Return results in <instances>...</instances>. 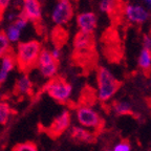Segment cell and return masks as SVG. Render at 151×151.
<instances>
[{
  "label": "cell",
  "mask_w": 151,
  "mask_h": 151,
  "mask_svg": "<svg viewBox=\"0 0 151 151\" xmlns=\"http://www.w3.org/2000/svg\"><path fill=\"white\" fill-rule=\"evenodd\" d=\"M131 144L127 139H123V141L119 142L118 144L114 145L112 148L113 151H131Z\"/></svg>",
  "instance_id": "cell-23"
},
{
  "label": "cell",
  "mask_w": 151,
  "mask_h": 151,
  "mask_svg": "<svg viewBox=\"0 0 151 151\" xmlns=\"http://www.w3.org/2000/svg\"><path fill=\"white\" fill-rule=\"evenodd\" d=\"M143 44H144L145 50H151V37L148 35H145L143 38Z\"/></svg>",
  "instance_id": "cell-25"
},
{
  "label": "cell",
  "mask_w": 151,
  "mask_h": 151,
  "mask_svg": "<svg viewBox=\"0 0 151 151\" xmlns=\"http://www.w3.org/2000/svg\"><path fill=\"white\" fill-rule=\"evenodd\" d=\"M76 118L79 125L87 128L97 134L104 127V120L97 110L88 105H80L76 109Z\"/></svg>",
  "instance_id": "cell-4"
},
{
  "label": "cell",
  "mask_w": 151,
  "mask_h": 151,
  "mask_svg": "<svg viewBox=\"0 0 151 151\" xmlns=\"http://www.w3.org/2000/svg\"><path fill=\"white\" fill-rule=\"evenodd\" d=\"M62 1H70V0H62Z\"/></svg>",
  "instance_id": "cell-31"
},
{
  "label": "cell",
  "mask_w": 151,
  "mask_h": 151,
  "mask_svg": "<svg viewBox=\"0 0 151 151\" xmlns=\"http://www.w3.org/2000/svg\"><path fill=\"white\" fill-rule=\"evenodd\" d=\"M149 151H151V147H150V149H149Z\"/></svg>",
  "instance_id": "cell-32"
},
{
  "label": "cell",
  "mask_w": 151,
  "mask_h": 151,
  "mask_svg": "<svg viewBox=\"0 0 151 151\" xmlns=\"http://www.w3.org/2000/svg\"><path fill=\"white\" fill-rule=\"evenodd\" d=\"M145 2L147 3V5H148V6L151 7V0H145Z\"/></svg>",
  "instance_id": "cell-29"
},
{
  "label": "cell",
  "mask_w": 151,
  "mask_h": 151,
  "mask_svg": "<svg viewBox=\"0 0 151 151\" xmlns=\"http://www.w3.org/2000/svg\"><path fill=\"white\" fill-rule=\"evenodd\" d=\"M150 85H151V81H150Z\"/></svg>",
  "instance_id": "cell-33"
},
{
  "label": "cell",
  "mask_w": 151,
  "mask_h": 151,
  "mask_svg": "<svg viewBox=\"0 0 151 151\" xmlns=\"http://www.w3.org/2000/svg\"><path fill=\"white\" fill-rule=\"evenodd\" d=\"M77 23L80 28V32L84 34H92L97 28V15L92 12L81 13L77 17Z\"/></svg>",
  "instance_id": "cell-12"
},
{
  "label": "cell",
  "mask_w": 151,
  "mask_h": 151,
  "mask_svg": "<svg viewBox=\"0 0 151 151\" xmlns=\"http://www.w3.org/2000/svg\"><path fill=\"white\" fill-rule=\"evenodd\" d=\"M126 4L123 0H101L100 9L102 12L106 13L114 20V18H120L125 12Z\"/></svg>",
  "instance_id": "cell-10"
},
{
  "label": "cell",
  "mask_w": 151,
  "mask_h": 151,
  "mask_svg": "<svg viewBox=\"0 0 151 151\" xmlns=\"http://www.w3.org/2000/svg\"><path fill=\"white\" fill-rule=\"evenodd\" d=\"M4 33H5V35H6L9 42H17V41L19 40V38H20L21 31H19L14 24H11V25L6 28V31H5Z\"/></svg>",
  "instance_id": "cell-22"
},
{
  "label": "cell",
  "mask_w": 151,
  "mask_h": 151,
  "mask_svg": "<svg viewBox=\"0 0 151 151\" xmlns=\"http://www.w3.org/2000/svg\"><path fill=\"white\" fill-rule=\"evenodd\" d=\"M11 0H0V14L2 15L3 12L7 9Z\"/></svg>",
  "instance_id": "cell-27"
},
{
  "label": "cell",
  "mask_w": 151,
  "mask_h": 151,
  "mask_svg": "<svg viewBox=\"0 0 151 151\" xmlns=\"http://www.w3.org/2000/svg\"><path fill=\"white\" fill-rule=\"evenodd\" d=\"M11 52V45L4 32H0V60Z\"/></svg>",
  "instance_id": "cell-21"
},
{
  "label": "cell",
  "mask_w": 151,
  "mask_h": 151,
  "mask_svg": "<svg viewBox=\"0 0 151 151\" xmlns=\"http://www.w3.org/2000/svg\"><path fill=\"white\" fill-rule=\"evenodd\" d=\"M41 44L37 40L19 42L16 52V63L20 73L27 75L34 67H37L39 55L41 52Z\"/></svg>",
  "instance_id": "cell-1"
},
{
  "label": "cell",
  "mask_w": 151,
  "mask_h": 151,
  "mask_svg": "<svg viewBox=\"0 0 151 151\" xmlns=\"http://www.w3.org/2000/svg\"><path fill=\"white\" fill-rule=\"evenodd\" d=\"M73 54L87 55L96 52V41L92 34H84L82 32L76 34L73 39Z\"/></svg>",
  "instance_id": "cell-7"
},
{
  "label": "cell",
  "mask_w": 151,
  "mask_h": 151,
  "mask_svg": "<svg viewBox=\"0 0 151 151\" xmlns=\"http://www.w3.org/2000/svg\"><path fill=\"white\" fill-rule=\"evenodd\" d=\"M73 16V7L70 1L60 0L55 6L52 14V19L57 26H62L69 22Z\"/></svg>",
  "instance_id": "cell-9"
},
{
  "label": "cell",
  "mask_w": 151,
  "mask_h": 151,
  "mask_svg": "<svg viewBox=\"0 0 151 151\" xmlns=\"http://www.w3.org/2000/svg\"><path fill=\"white\" fill-rule=\"evenodd\" d=\"M14 92L18 96H32L33 94V82L29 77L25 73H22L16 81Z\"/></svg>",
  "instance_id": "cell-15"
},
{
  "label": "cell",
  "mask_w": 151,
  "mask_h": 151,
  "mask_svg": "<svg viewBox=\"0 0 151 151\" xmlns=\"http://www.w3.org/2000/svg\"><path fill=\"white\" fill-rule=\"evenodd\" d=\"M43 91L57 103L65 104L73 94V86L62 77H55L44 85Z\"/></svg>",
  "instance_id": "cell-3"
},
{
  "label": "cell",
  "mask_w": 151,
  "mask_h": 151,
  "mask_svg": "<svg viewBox=\"0 0 151 151\" xmlns=\"http://www.w3.org/2000/svg\"><path fill=\"white\" fill-rule=\"evenodd\" d=\"M12 151H39V148L35 142L27 141L16 144L13 147Z\"/></svg>",
  "instance_id": "cell-20"
},
{
  "label": "cell",
  "mask_w": 151,
  "mask_h": 151,
  "mask_svg": "<svg viewBox=\"0 0 151 151\" xmlns=\"http://www.w3.org/2000/svg\"><path fill=\"white\" fill-rule=\"evenodd\" d=\"M69 137L73 141L82 144H93L97 139L93 131L82 126H73L69 130Z\"/></svg>",
  "instance_id": "cell-11"
},
{
  "label": "cell",
  "mask_w": 151,
  "mask_h": 151,
  "mask_svg": "<svg viewBox=\"0 0 151 151\" xmlns=\"http://www.w3.org/2000/svg\"><path fill=\"white\" fill-rule=\"evenodd\" d=\"M122 83L108 68L100 66L97 70V98L100 102H108L120 89Z\"/></svg>",
  "instance_id": "cell-2"
},
{
  "label": "cell",
  "mask_w": 151,
  "mask_h": 151,
  "mask_svg": "<svg viewBox=\"0 0 151 151\" xmlns=\"http://www.w3.org/2000/svg\"><path fill=\"white\" fill-rule=\"evenodd\" d=\"M27 22L28 21H27V20H25V19L20 18V17H17V19L15 20L14 22H13V24H14V25L18 28L19 31H22V29H23V28L27 25Z\"/></svg>",
  "instance_id": "cell-24"
},
{
  "label": "cell",
  "mask_w": 151,
  "mask_h": 151,
  "mask_svg": "<svg viewBox=\"0 0 151 151\" xmlns=\"http://www.w3.org/2000/svg\"><path fill=\"white\" fill-rule=\"evenodd\" d=\"M16 65V54L11 50L9 54L0 60V85H2L6 81L9 73L15 68Z\"/></svg>",
  "instance_id": "cell-14"
},
{
  "label": "cell",
  "mask_w": 151,
  "mask_h": 151,
  "mask_svg": "<svg viewBox=\"0 0 151 151\" xmlns=\"http://www.w3.org/2000/svg\"><path fill=\"white\" fill-rule=\"evenodd\" d=\"M42 16L40 0H22V9L18 17L34 23H40Z\"/></svg>",
  "instance_id": "cell-8"
},
{
  "label": "cell",
  "mask_w": 151,
  "mask_h": 151,
  "mask_svg": "<svg viewBox=\"0 0 151 151\" xmlns=\"http://www.w3.org/2000/svg\"><path fill=\"white\" fill-rule=\"evenodd\" d=\"M71 125V114L70 111L67 109H63L60 113H58L50 122V124L44 129V131L52 139L61 137L70 128Z\"/></svg>",
  "instance_id": "cell-5"
},
{
  "label": "cell",
  "mask_w": 151,
  "mask_h": 151,
  "mask_svg": "<svg viewBox=\"0 0 151 151\" xmlns=\"http://www.w3.org/2000/svg\"><path fill=\"white\" fill-rule=\"evenodd\" d=\"M124 15L130 22L133 23H143L149 18V13L139 5H126Z\"/></svg>",
  "instance_id": "cell-13"
},
{
  "label": "cell",
  "mask_w": 151,
  "mask_h": 151,
  "mask_svg": "<svg viewBox=\"0 0 151 151\" xmlns=\"http://www.w3.org/2000/svg\"><path fill=\"white\" fill-rule=\"evenodd\" d=\"M102 151H113L111 148H108V147H106V148H103L102 149Z\"/></svg>",
  "instance_id": "cell-28"
},
{
  "label": "cell",
  "mask_w": 151,
  "mask_h": 151,
  "mask_svg": "<svg viewBox=\"0 0 151 151\" xmlns=\"http://www.w3.org/2000/svg\"><path fill=\"white\" fill-rule=\"evenodd\" d=\"M67 38H68V35L62 26H56L52 29V40L57 48H60L61 46H63L67 41Z\"/></svg>",
  "instance_id": "cell-18"
},
{
  "label": "cell",
  "mask_w": 151,
  "mask_h": 151,
  "mask_svg": "<svg viewBox=\"0 0 151 151\" xmlns=\"http://www.w3.org/2000/svg\"><path fill=\"white\" fill-rule=\"evenodd\" d=\"M37 67L40 71L41 76L45 79H52L57 77L58 73V67H59V62L52 58L50 50L43 48L39 55Z\"/></svg>",
  "instance_id": "cell-6"
},
{
  "label": "cell",
  "mask_w": 151,
  "mask_h": 151,
  "mask_svg": "<svg viewBox=\"0 0 151 151\" xmlns=\"http://www.w3.org/2000/svg\"><path fill=\"white\" fill-rule=\"evenodd\" d=\"M1 18H2V15L0 14V20H1Z\"/></svg>",
  "instance_id": "cell-30"
},
{
  "label": "cell",
  "mask_w": 151,
  "mask_h": 151,
  "mask_svg": "<svg viewBox=\"0 0 151 151\" xmlns=\"http://www.w3.org/2000/svg\"><path fill=\"white\" fill-rule=\"evenodd\" d=\"M137 63H139V67L143 70V73L146 76H148L151 73V50L143 48L139 52Z\"/></svg>",
  "instance_id": "cell-17"
},
{
  "label": "cell",
  "mask_w": 151,
  "mask_h": 151,
  "mask_svg": "<svg viewBox=\"0 0 151 151\" xmlns=\"http://www.w3.org/2000/svg\"><path fill=\"white\" fill-rule=\"evenodd\" d=\"M12 116V108L6 102H0V125H6Z\"/></svg>",
  "instance_id": "cell-19"
},
{
  "label": "cell",
  "mask_w": 151,
  "mask_h": 151,
  "mask_svg": "<svg viewBox=\"0 0 151 151\" xmlns=\"http://www.w3.org/2000/svg\"><path fill=\"white\" fill-rule=\"evenodd\" d=\"M111 111L114 116H134L133 108L131 104L126 101H119L113 102L111 105Z\"/></svg>",
  "instance_id": "cell-16"
},
{
  "label": "cell",
  "mask_w": 151,
  "mask_h": 151,
  "mask_svg": "<svg viewBox=\"0 0 151 151\" xmlns=\"http://www.w3.org/2000/svg\"><path fill=\"white\" fill-rule=\"evenodd\" d=\"M50 52H52V58H54L56 61L59 62L60 58H61V50H60V48H57V47H55L54 50H50Z\"/></svg>",
  "instance_id": "cell-26"
}]
</instances>
